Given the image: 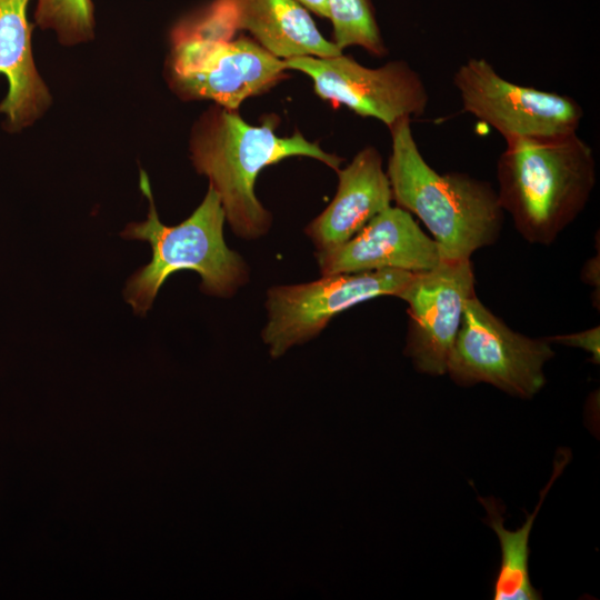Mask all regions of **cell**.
<instances>
[{
  "instance_id": "cell-1",
  "label": "cell",
  "mask_w": 600,
  "mask_h": 600,
  "mask_svg": "<svg viewBox=\"0 0 600 600\" xmlns=\"http://www.w3.org/2000/svg\"><path fill=\"white\" fill-rule=\"evenodd\" d=\"M278 120L271 114L260 126H252L238 110L213 104L192 129L193 167L209 179L231 230L244 240L263 237L272 226V214L254 191L263 168L299 156L319 160L336 171L342 162V158L326 152L298 130L290 137H279Z\"/></svg>"
},
{
  "instance_id": "cell-2",
  "label": "cell",
  "mask_w": 600,
  "mask_h": 600,
  "mask_svg": "<svg viewBox=\"0 0 600 600\" xmlns=\"http://www.w3.org/2000/svg\"><path fill=\"white\" fill-rule=\"evenodd\" d=\"M497 181L500 204L517 231L547 246L586 208L597 181L596 158L578 132L507 140Z\"/></svg>"
},
{
  "instance_id": "cell-3",
  "label": "cell",
  "mask_w": 600,
  "mask_h": 600,
  "mask_svg": "<svg viewBox=\"0 0 600 600\" xmlns=\"http://www.w3.org/2000/svg\"><path fill=\"white\" fill-rule=\"evenodd\" d=\"M387 176L392 199L419 220L438 243L442 259L463 260L493 244L504 211L491 183L462 172L440 173L423 158L411 120L392 126Z\"/></svg>"
},
{
  "instance_id": "cell-4",
  "label": "cell",
  "mask_w": 600,
  "mask_h": 600,
  "mask_svg": "<svg viewBox=\"0 0 600 600\" xmlns=\"http://www.w3.org/2000/svg\"><path fill=\"white\" fill-rule=\"evenodd\" d=\"M140 188L149 201L148 217L129 223L121 232L124 239L149 242L152 250L150 262L130 277L124 289V298L137 314L143 317L166 280L181 270L197 272L201 291L209 296L229 298L248 283V264L226 244V214L210 186L199 207L177 226L160 221L143 170Z\"/></svg>"
},
{
  "instance_id": "cell-5",
  "label": "cell",
  "mask_w": 600,
  "mask_h": 600,
  "mask_svg": "<svg viewBox=\"0 0 600 600\" xmlns=\"http://www.w3.org/2000/svg\"><path fill=\"white\" fill-rule=\"evenodd\" d=\"M167 80L183 100H210L230 110L269 91L286 77L284 60L253 39H222L178 29L171 33Z\"/></svg>"
},
{
  "instance_id": "cell-6",
  "label": "cell",
  "mask_w": 600,
  "mask_h": 600,
  "mask_svg": "<svg viewBox=\"0 0 600 600\" xmlns=\"http://www.w3.org/2000/svg\"><path fill=\"white\" fill-rule=\"evenodd\" d=\"M553 356L546 338L512 330L474 294L466 303L447 373L460 386L484 382L530 399L546 384L543 367Z\"/></svg>"
},
{
  "instance_id": "cell-7",
  "label": "cell",
  "mask_w": 600,
  "mask_h": 600,
  "mask_svg": "<svg viewBox=\"0 0 600 600\" xmlns=\"http://www.w3.org/2000/svg\"><path fill=\"white\" fill-rule=\"evenodd\" d=\"M452 81L463 111L490 126L504 141L578 132L584 114L572 97L513 83L484 58H469Z\"/></svg>"
},
{
  "instance_id": "cell-8",
  "label": "cell",
  "mask_w": 600,
  "mask_h": 600,
  "mask_svg": "<svg viewBox=\"0 0 600 600\" xmlns=\"http://www.w3.org/2000/svg\"><path fill=\"white\" fill-rule=\"evenodd\" d=\"M414 273L382 269L274 286L267 292L263 342L272 357H279L291 347L314 338L340 312L377 297H397Z\"/></svg>"
},
{
  "instance_id": "cell-9",
  "label": "cell",
  "mask_w": 600,
  "mask_h": 600,
  "mask_svg": "<svg viewBox=\"0 0 600 600\" xmlns=\"http://www.w3.org/2000/svg\"><path fill=\"white\" fill-rule=\"evenodd\" d=\"M284 63L287 69L310 77L321 99L343 104L359 116L376 118L389 129L400 120L422 116L429 104L422 78L403 60L369 68L340 53L324 58L294 57Z\"/></svg>"
},
{
  "instance_id": "cell-10",
  "label": "cell",
  "mask_w": 600,
  "mask_h": 600,
  "mask_svg": "<svg viewBox=\"0 0 600 600\" xmlns=\"http://www.w3.org/2000/svg\"><path fill=\"white\" fill-rule=\"evenodd\" d=\"M474 294L471 259H442L434 268L416 272L397 294L408 303L404 353L418 371L447 373L466 303Z\"/></svg>"
},
{
  "instance_id": "cell-11",
  "label": "cell",
  "mask_w": 600,
  "mask_h": 600,
  "mask_svg": "<svg viewBox=\"0 0 600 600\" xmlns=\"http://www.w3.org/2000/svg\"><path fill=\"white\" fill-rule=\"evenodd\" d=\"M186 20L194 32L212 38L231 39L237 31L246 30L282 60L342 53L296 0H213Z\"/></svg>"
},
{
  "instance_id": "cell-12",
  "label": "cell",
  "mask_w": 600,
  "mask_h": 600,
  "mask_svg": "<svg viewBox=\"0 0 600 600\" xmlns=\"http://www.w3.org/2000/svg\"><path fill=\"white\" fill-rule=\"evenodd\" d=\"M314 256L322 276L382 269L422 272L442 260L438 243L398 206L378 213L344 243Z\"/></svg>"
},
{
  "instance_id": "cell-13",
  "label": "cell",
  "mask_w": 600,
  "mask_h": 600,
  "mask_svg": "<svg viewBox=\"0 0 600 600\" xmlns=\"http://www.w3.org/2000/svg\"><path fill=\"white\" fill-rule=\"evenodd\" d=\"M337 173L332 201L304 229L317 251L344 243L393 200L382 158L374 147L361 149Z\"/></svg>"
},
{
  "instance_id": "cell-14",
  "label": "cell",
  "mask_w": 600,
  "mask_h": 600,
  "mask_svg": "<svg viewBox=\"0 0 600 600\" xmlns=\"http://www.w3.org/2000/svg\"><path fill=\"white\" fill-rule=\"evenodd\" d=\"M29 2L0 0V76L6 77L9 84L0 113L6 117V128L10 131L32 124L51 102L33 61Z\"/></svg>"
},
{
  "instance_id": "cell-15",
  "label": "cell",
  "mask_w": 600,
  "mask_h": 600,
  "mask_svg": "<svg viewBox=\"0 0 600 600\" xmlns=\"http://www.w3.org/2000/svg\"><path fill=\"white\" fill-rule=\"evenodd\" d=\"M570 459L568 449H560L553 461V471L547 486L540 492V499L526 522L517 530L511 531L503 527V517L498 501L479 497L487 511L483 521L496 532L501 548V564L493 586L494 600H538L541 599L530 582L528 559L529 537L537 514L554 480L562 473Z\"/></svg>"
},
{
  "instance_id": "cell-16",
  "label": "cell",
  "mask_w": 600,
  "mask_h": 600,
  "mask_svg": "<svg viewBox=\"0 0 600 600\" xmlns=\"http://www.w3.org/2000/svg\"><path fill=\"white\" fill-rule=\"evenodd\" d=\"M328 3L333 42L340 50L359 46L377 57L388 52L371 0H328Z\"/></svg>"
},
{
  "instance_id": "cell-17",
  "label": "cell",
  "mask_w": 600,
  "mask_h": 600,
  "mask_svg": "<svg viewBox=\"0 0 600 600\" xmlns=\"http://www.w3.org/2000/svg\"><path fill=\"white\" fill-rule=\"evenodd\" d=\"M34 21L43 30L56 32L66 46L78 44L94 37L92 0H37Z\"/></svg>"
},
{
  "instance_id": "cell-18",
  "label": "cell",
  "mask_w": 600,
  "mask_h": 600,
  "mask_svg": "<svg viewBox=\"0 0 600 600\" xmlns=\"http://www.w3.org/2000/svg\"><path fill=\"white\" fill-rule=\"evenodd\" d=\"M550 343H559L567 347L579 348L591 354L593 363L600 362V328L599 326L590 329L569 333L546 337Z\"/></svg>"
},
{
  "instance_id": "cell-19",
  "label": "cell",
  "mask_w": 600,
  "mask_h": 600,
  "mask_svg": "<svg viewBox=\"0 0 600 600\" xmlns=\"http://www.w3.org/2000/svg\"><path fill=\"white\" fill-rule=\"evenodd\" d=\"M582 279L599 290V254L591 258L583 267Z\"/></svg>"
},
{
  "instance_id": "cell-20",
  "label": "cell",
  "mask_w": 600,
  "mask_h": 600,
  "mask_svg": "<svg viewBox=\"0 0 600 600\" xmlns=\"http://www.w3.org/2000/svg\"><path fill=\"white\" fill-rule=\"evenodd\" d=\"M303 6L308 11L313 12L322 18H330L328 0H296Z\"/></svg>"
}]
</instances>
